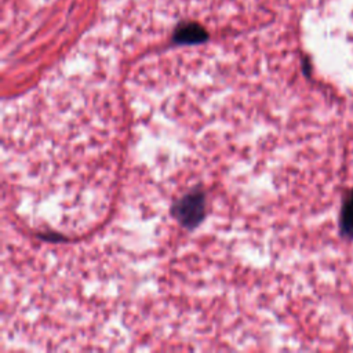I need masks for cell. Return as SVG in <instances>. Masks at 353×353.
<instances>
[{"label":"cell","instance_id":"6da1fadb","mask_svg":"<svg viewBox=\"0 0 353 353\" xmlns=\"http://www.w3.org/2000/svg\"><path fill=\"white\" fill-rule=\"evenodd\" d=\"M207 38L206 32L197 25H186L177 31L175 41L180 43H199Z\"/></svg>","mask_w":353,"mask_h":353},{"label":"cell","instance_id":"7a4b0ae2","mask_svg":"<svg viewBox=\"0 0 353 353\" xmlns=\"http://www.w3.org/2000/svg\"><path fill=\"white\" fill-rule=\"evenodd\" d=\"M341 232L346 236L353 235V192L349 196V199H346V202L342 207Z\"/></svg>","mask_w":353,"mask_h":353}]
</instances>
